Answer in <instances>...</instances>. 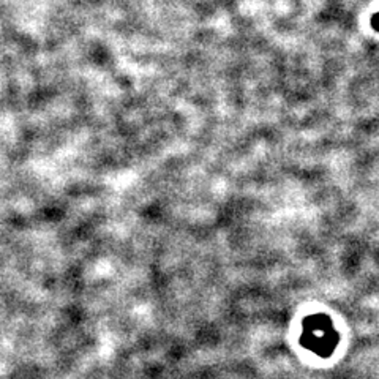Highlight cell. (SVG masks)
I'll use <instances>...</instances> for the list:
<instances>
[{
  "instance_id": "obj_1",
  "label": "cell",
  "mask_w": 379,
  "mask_h": 379,
  "mask_svg": "<svg viewBox=\"0 0 379 379\" xmlns=\"http://www.w3.org/2000/svg\"><path fill=\"white\" fill-rule=\"evenodd\" d=\"M371 26H373L375 31H379V13L375 14L373 19H371Z\"/></svg>"
}]
</instances>
